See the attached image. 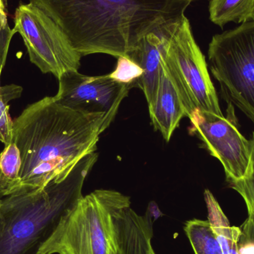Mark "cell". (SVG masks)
<instances>
[{"instance_id":"cell-1","label":"cell","mask_w":254,"mask_h":254,"mask_svg":"<svg viewBox=\"0 0 254 254\" xmlns=\"http://www.w3.org/2000/svg\"><path fill=\"white\" fill-rule=\"evenodd\" d=\"M112 122L105 113L75 111L54 97L27 107L13 121L12 142L22 162L14 193L40 190L64 181L84 157L95 152L100 135Z\"/></svg>"},{"instance_id":"cell-13","label":"cell","mask_w":254,"mask_h":254,"mask_svg":"<svg viewBox=\"0 0 254 254\" xmlns=\"http://www.w3.org/2000/svg\"><path fill=\"white\" fill-rule=\"evenodd\" d=\"M209 12L210 20L219 26L243 23L254 19V0H210Z\"/></svg>"},{"instance_id":"cell-11","label":"cell","mask_w":254,"mask_h":254,"mask_svg":"<svg viewBox=\"0 0 254 254\" xmlns=\"http://www.w3.org/2000/svg\"><path fill=\"white\" fill-rule=\"evenodd\" d=\"M149 113L155 131H160L167 142L182 119L187 117L179 92L164 68L155 103L149 109Z\"/></svg>"},{"instance_id":"cell-21","label":"cell","mask_w":254,"mask_h":254,"mask_svg":"<svg viewBox=\"0 0 254 254\" xmlns=\"http://www.w3.org/2000/svg\"><path fill=\"white\" fill-rule=\"evenodd\" d=\"M239 253L240 254H254V242L240 237Z\"/></svg>"},{"instance_id":"cell-24","label":"cell","mask_w":254,"mask_h":254,"mask_svg":"<svg viewBox=\"0 0 254 254\" xmlns=\"http://www.w3.org/2000/svg\"><path fill=\"white\" fill-rule=\"evenodd\" d=\"M178 1H192V0H178Z\"/></svg>"},{"instance_id":"cell-23","label":"cell","mask_w":254,"mask_h":254,"mask_svg":"<svg viewBox=\"0 0 254 254\" xmlns=\"http://www.w3.org/2000/svg\"><path fill=\"white\" fill-rule=\"evenodd\" d=\"M149 254H156L155 253V252H154V250H153V249H150V252H149Z\"/></svg>"},{"instance_id":"cell-20","label":"cell","mask_w":254,"mask_h":254,"mask_svg":"<svg viewBox=\"0 0 254 254\" xmlns=\"http://www.w3.org/2000/svg\"><path fill=\"white\" fill-rule=\"evenodd\" d=\"M241 229V238L254 242V213H249L246 222L243 224Z\"/></svg>"},{"instance_id":"cell-3","label":"cell","mask_w":254,"mask_h":254,"mask_svg":"<svg viewBox=\"0 0 254 254\" xmlns=\"http://www.w3.org/2000/svg\"><path fill=\"white\" fill-rule=\"evenodd\" d=\"M98 158L96 152L86 155L62 182L0 199V254H39L83 196L85 181Z\"/></svg>"},{"instance_id":"cell-22","label":"cell","mask_w":254,"mask_h":254,"mask_svg":"<svg viewBox=\"0 0 254 254\" xmlns=\"http://www.w3.org/2000/svg\"><path fill=\"white\" fill-rule=\"evenodd\" d=\"M7 7V0H0V10H6Z\"/></svg>"},{"instance_id":"cell-17","label":"cell","mask_w":254,"mask_h":254,"mask_svg":"<svg viewBox=\"0 0 254 254\" xmlns=\"http://www.w3.org/2000/svg\"><path fill=\"white\" fill-rule=\"evenodd\" d=\"M244 199L248 213H254V132L251 140V156L246 174L240 180L230 184Z\"/></svg>"},{"instance_id":"cell-6","label":"cell","mask_w":254,"mask_h":254,"mask_svg":"<svg viewBox=\"0 0 254 254\" xmlns=\"http://www.w3.org/2000/svg\"><path fill=\"white\" fill-rule=\"evenodd\" d=\"M208 58L224 99L254 124V19L213 36Z\"/></svg>"},{"instance_id":"cell-18","label":"cell","mask_w":254,"mask_h":254,"mask_svg":"<svg viewBox=\"0 0 254 254\" xmlns=\"http://www.w3.org/2000/svg\"><path fill=\"white\" fill-rule=\"evenodd\" d=\"M141 67L127 56L118 58L117 65L113 72L109 74L113 80L132 88L138 86L143 75Z\"/></svg>"},{"instance_id":"cell-8","label":"cell","mask_w":254,"mask_h":254,"mask_svg":"<svg viewBox=\"0 0 254 254\" xmlns=\"http://www.w3.org/2000/svg\"><path fill=\"white\" fill-rule=\"evenodd\" d=\"M190 132L202 141L212 156L223 166L228 183L246 174L251 156V140L239 130L234 107L228 104L227 117L196 111L190 119Z\"/></svg>"},{"instance_id":"cell-14","label":"cell","mask_w":254,"mask_h":254,"mask_svg":"<svg viewBox=\"0 0 254 254\" xmlns=\"http://www.w3.org/2000/svg\"><path fill=\"white\" fill-rule=\"evenodd\" d=\"M21 156L13 142L0 152V199L14 193L20 182Z\"/></svg>"},{"instance_id":"cell-4","label":"cell","mask_w":254,"mask_h":254,"mask_svg":"<svg viewBox=\"0 0 254 254\" xmlns=\"http://www.w3.org/2000/svg\"><path fill=\"white\" fill-rule=\"evenodd\" d=\"M130 205L129 197L113 190L83 195L39 254H111L116 216Z\"/></svg>"},{"instance_id":"cell-7","label":"cell","mask_w":254,"mask_h":254,"mask_svg":"<svg viewBox=\"0 0 254 254\" xmlns=\"http://www.w3.org/2000/svg\"><path fill=\"white\" fill-rule=\"evenodd\" d=\"M12 33H19L30 61L44 74L59 79L68 71H78L82 57L71 46L61 28L31 3L16 9Z\"/></svg>"},{"instance_id":"cell-2","label":"cell","mask_w":254,"mask_h":254,"mask_svg":"<svg viewBox=\"0 0 254 254\" xmlns=\"http://www.w3.org/2000/svg\"><path fill=\"white\" fill-rule=\"evenodd\" d=\"M61 28L80 56H128L146 34L179 22L190 1L29 0Z\"/></svg>"},{"instance_id":"cell-16","label":"cell","mask_w":254,"mask_h":254,"mask_svg":"<svg viewBox=\"0 0 254 254\" xmlns=\"http://www.w3.org/2000/svg\"><path fill=\"white\" fill-rule=\"evenodd\" d=\"M22 88L16 85L0 87V142L4 146L12 143L13 122L9 114V103L20 97Z\"/></svg>"},{"instance_id":"cell-10","label":"cell","mask_w":254,"mask_h":254,"mask_svg":"<svg viewBox=\"0 0 254 254\" xmlns=\"http://www.w3.org/2000/svg\"><path fill=\"white\" fill-rule=\"evenodd\" d=\"M179 22L164 25L146 34L127 56L137 63L143 69V75L139 81L138 87L143 90L149 109L153 106L158 94L160 80L164 71L163 55L167 40Z\"/></svg>"},{"instance_id":"cell-15","label":"cell","mask_w":254,"mask_h":254,"mask_svg":"<svg viewBox=\"0 0 254 254\" xmlns=\"http://www.w3.org/2000/svg\"><path fill=\"white\" fill-rule=\"evenodd\" d=\"M185 233L195 254H222L217 237L208 219H191L185 223Z\"/></svg>"},{"instance_id":"cell-5","label":"cell","mask_w":254,"mask_h":254,"mask_svg":"<svg viewBox=\"0 0 254 254\" xmlns=\"http://www.w3.org/2000/svg\"><path fill=\"white\" fill-rule=\"evenodd\" d=\"M164 68L176 86L190 119L196 111L222 116L207 63L186 16L170 33L163 55Z\"/></svg>"},{"instance_id":"cell-12","label":"cell","mask_w":254,"mask_h":254,"mask_svg":"<svg viewBox=\"0 0 254 254\" xmlns=\"http://www.w3.org/2000/svg\"><path fill=\"white\" fill-rule=\"evenodd\" d=\"M208 220L217 237L222 254H240L239 244L241 229L232 226L217 200L209 190H204Z\"/></svg>"},{"instance_id":"cell-9","label":"cell","mask_w":254,"mask_h":254,"mask_svg":"<svg viewBox=\"0 0 254 254\" xmlns=\"http://www.w3.org/2000/svg\"><path fill=\"white\" fill-rule=\"evenodd\" d=\"M58 80L59 89L54 98L60 104L82 113H105L112 122L131 89L109 74L92 77L68 71Z\"/></svg>"},{"instance_id":"cell-19","label":"cell","mask_w":254,"mask_h":254,"mask_svg":"<svg viewBox=\"0 0 254 254\" xmlns=\"http://www.w3.org/2000/svg\"><path fill=\"white\" fill-rule=\"evenodd\" d=\"M13 34L7 23L6 10H0V74L5 64L7 51Z\"/></svg>"}]
</instances>
